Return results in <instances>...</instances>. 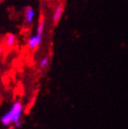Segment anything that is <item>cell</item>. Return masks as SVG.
Masks as SVG:
<instances>
[{
	"label": "cell",
	"instance_id": "ba28073f",
	"mask_svg": "<svg viewBox=\"0 0 128 129\" xmlns=\"http://www.w3.org/2000/svg\"><path fill=\"white\" fill-rule=\"evenodd\" d=\"M22 120H20V121H18L17 123L14 124V126H15L16 128H19L20 126H22Z\"/></svg>",
	"mask_w": 128,
	"mask_h": 129
},
{
	"label": "cell",
	"instance_id": "277c9868",
	"mask_svg": "<svg viewBox=\"0 0 128 129\" xmlns=\"http://www.w3.org/2000/svg\"><path fill=\"white\" fill-rule=\"evenodd\" d=\"M35 16H36V13H35V10L33 8L30 7V6H28L25 9V13H24V19H25V23L26 24H30L33 22L34 19H35Z\"/></svg>",
	"mask_w": 128,
	"mask_h": 129
},
{
	"label": "cell",
	"instance_id": "3957f363",
	"mask_svg": "<svg viewBox=\"0 0 128 129\" xmlns=\"http://www.w3.org/2000/svg\"><path fill=\"white\" fill-rule=\"evenodd\" d=\"M64 11H65V7L63 4L58 5L56 7L54 13H53V16H52V22L55 25L58 24L59 21L61 20V17H62L63 14H64Z\"/></svg>",
	"mask_w": 128,
	"mask_h": 129
},
{
	"label": "cell",
	"instance_id": "6da1fadb",
	"mask_svg": "<svg viewBox=\"0 0 128 129\" xmlns=\"http://www.w3.org/2000/svg\"><path fill=\"white\" fill-rule=\"evenodd\" d=\"M22 113H23V105L20 101H16L12 104L10 109L1 117L0 122L5 126L14 125L18 121L22 120Z\"/></svg>",
	"mask_w": 128,
	"mask_h": 129
},
{
	"label": "cell",
	"instance_id": "7a4b0ae2",
	"mask_svg": "<svg viewBox=\"0 0 128 129\" xmlns=\"http://www.w3.org/2000/svg\"><path fill=\"white\" fill-rule=\"evenodd\" d=\"M42 40L37 37L36 34H32L29 37L28 40H27V46L30 48V50H35L40 47V45L41 44Z\"/></svg>",
	"mask_w": 128,
	"mask_h": 129
},
{
	"label": "cell",
	"instance_id": "52a82bcc",
	"mask_svg": "<svg viewBox=\"0 0 128 129\" xmlns=\"http://www.w3.org/2000/svg\"><path fill=\"white\" fill-rule=\"evenodd\" d=\"M40 67L41 69H45V68H47L48 67V64H49V56H43L41 59H40Z\"/></svg>",
	"mask_w": 128,
	"mask_h": 129
},
{
	"label": "cell",
	"instance_id": "8992f818",
	"mask_svg": "<svg viewBox=\"0 0 128 129\" xmlns=\"http://www.w3.org/2000/svg\"><path fill=\"white\" fill-rule=\"evenodd\" d=\"M45 24H46V20H45L44 16H41L40 18V21L38 22V26H37V30L35 34L37 35V37L40 39L43 38V34H44L45 30Z\"/></svg>",
	"mask_w": 128,
	"mask_h": 129
},
{
	"label": "cell",
	"instance_id": "5b68a950",
	"mask_svg": "<svg viewBox=\"0 0 128 129\" xmlns=\"http://www.w3.org/2000/svg\"><path fill=\"white\" fill-rule=\"evenodd\" d=\"M16 35L14 33H8L5 36L4 40H3V43L6 47L7 48H12L15 45L16 43Z\"/></svg>",
	"mask_w": 128,
	"mask_h": 129
},
{
	"label": "cell",
	"instance_id": "9c48e42d",
	"mask_svg": "<svg viewBox=\"0 0 128 129\" xmlns=\"http://www.w3.org/2000/svg\"><path fill=\"white\" fill-rule=\"evenodd\" d=\"M2 52H3V48H2V46L0 45V56H1V55H2Z\"/></svg>",
	"mask_w": 128,
	"mask_h": 129
}]
</instances>
